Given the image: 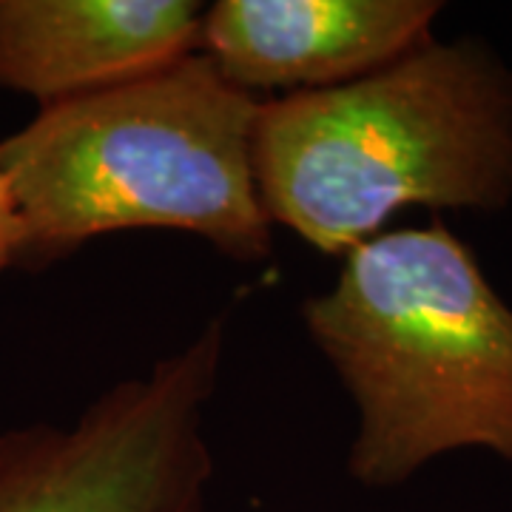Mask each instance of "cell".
Returning <instances> with one entry per match:
<instances>
[{"label":"cell","instance_id":"cell-1","mask_svg":"<svg viewBox=\"0 0 512 512\" xmlns=\"http://www.w3.org/2000/svg\"><path fill=\"white\" fill-rule=\"evenodd\" d=\"M259 202L325 254H348L399 208L512 202V69L473 37L424 43L379 72L259 103Z\"/></svg>","mask_w":512,"mask_h":512},{"label":"cell","instance_id":"cell-2","mask_svg":"<svg viewBox=\"0 0 512 512\" xmlns=\"http://www.w3.org/2000/svg\"><path fill=\"white\" fill-rule=\"evenodd\" d=\"M259 103L205 55L40 106L0 143L23 222L20 262H52L123 228H180L256 262L271 220L254 174Z\"/></svg>","mask_w":512,"mask_h":512},{"label":"cell","instance_id":"cell-3","mask_svg":"<svg viewBox=\"0 0 512 512\" xmlns=\"http://www.w3.org/2000/svg\"><path fill=\"white\" fill-rule=\"evenodd\" d=\"M302 316L359 407V484L467 447L512 464V308L444 222L365 239Z\"/></svg>","mask_w":512,"mask_h":512},{"label":"cell","instance_id":"cell-4","mask_svg":"<svg viewBox=\"0 0 512 512\" xmlns=\"http://www.w3.org/2000/svg\"><path fill=\"white\" fill-rule=\"evenodd\" d=\"M225 319L114 384L69 427L0 433V512H202L214 476L205 407Z\"/></svg>","mask_w":512,"mask_h":512},{"label":"cell","instance_id":"cell-5","mask_svg":"<svg viewBox=\"0 0 512 512\" xmlns=\"http://www.w3.org/2000/svg\"><path fill=\"white\" fill-rule=\"evenodd\" d=\"M439 12L436 0H220L200 43L242 92H322L430 43Z\"/></svg>","mask_w":512,"mask_h":512},{"label":"cell","instance_id":"cell-6","mask_svg":"<svg viewBox=\"0 0 512 512\" xmlns=\"http://www.w3.org/2000/svg\"><path fill=\"white\" fill-rule=\"evenodd\" d=\"M191 0H0V86L40 106L106 92L194 55Z\"/></svg>","mask_w":512,"mask_h":512},{"label":"cell","instance_id":"cell-7","mask_svg":"<svg viewBox=\"0 0 512 512\" xmlns=\"http://www.w3.org/2000/svg\"><path fill=\"white\" fill-rule=\"evenodd\" d=\"M20 256H23V222H20L12 185L0 171V274L20 262Z\"/></svg>","mask_w":512,"mask_h":512}]
</instances>
